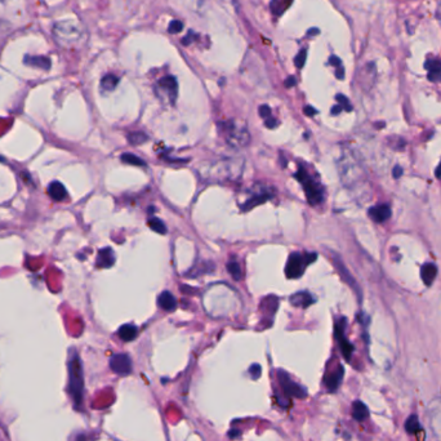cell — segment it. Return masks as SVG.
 <instances>
[{
  "label": "cell",
  "instance_id": "1",
  "mask_svg": "<svg viewBox=\"0 0 441 441\" xmlns=\"http://www.w3.org/2000/svg\"><path fill=\"white\" fill-rule=\"evenodd\" d=\"M244 161L234 157H221L214 161L204 164L199 168V174L209 182H225L235 181L243 174Z\"/></svg>",
  "mask_w": 441,
  "mask_h": 441
},
{
  "label": "cell",
  "instance_id": "2",
  "mask_svg": "<svg viewBox=\"0 0 441 441\" xmlns=\"http://www.w3.org/2000/svg\"><path fill=\"white\" fill-rule=\"evenodd\" d=\"M53 38L63 48H75L84 42L85 31L76 21L66 20L53 26Z\"/></svg>",
  "mask_w": 441,
  "mask_h": 441
},
{
  "label": "cell",
  "instance_id": "3",
  "mask_svg": "<svg viewBox=\"0 0 441 441\" xmlns=\"http://www.w3.org/2000/svg\"><path fill=\"white\" fill-rule=\"evenodd\" d=\"M71 353V352H70ZM69 392L72 397L74 405L79 409L83 404V393H84V376H83V366L78 352L72 351L70 355L69 364Z\"/></svg>",
  "mask_w": 441,
  "mask_h": 441
},
{
  "label": "cell",
  "instance_id": "4",
  "mask_svg": "<svg viewBox=\"0 0 441 441\" xmlns=\"http://www.w3.org/2000/svg\"><path fill=\"white\" fill-rule=\"evenodd\" d=\"M218 131L226 142L232 147H245L250 142V134L246 127L238 124L234 120L218 123Z\"/></svg>",
  "mask_w": 441,
  "mask_h": 441
},
{
  "label": "cell",
  "instance_id": "5",
  "mask_svg": "<svg viewBox=\"0 0 441 441\" xmlns=\"http://www.w3.org/2000/svg\"><path fill=\"white\" fill-rule=\"evenodd\" d=\"M294 177H295L298 180V182L303 186L306 197H307L308 203H310L311 205H319L320 203H323L324 200L323 186H321L319 182H316V181L308 174L307 170L304 169L303 167H299V169H298L297 173L294 174Z\"/></svg>",
  "mask_w": 441,
  "mask_h": 441
},
{
  "label": "cell",
  "instance_id": "6",
  "mask_svg": "<svg viewBox=\"0 0 441 441\" xmlns=\"http://www.w3.org/2000/svg\"><path fill=\"white\" fill-rule=\"evenodd\" d=\"M317 258L316 253L310 254H301V253H292L289 255L285 267V274L289 279H298L303 275L306 266L312 263Z\"/></svg>",
  "mask_w": 441,
  "mask_h": 441
},
{
  "label": "cell",
  "instance_id": "7",
  "mask_svg": "<svg viewBox=\"0 0 441 441\" xmlns=\"http://www.w3.org/2000/svg\"><path fill=\"white\" fill-rule=\"evenodd\" d=\"M278 376L281 387H283V390L288 396H292V397H295V399H304L307 396L306 389L302 387L301 385H298L297 382L292 381L291 377L288 376L284 370H279Z\"/></svg>",
  "mask_w": 441,
  "mask_h": 441
},
{
  "label": "cell",
  "instance_id": "8",
  "mask_svg": "<svg viewBox=\"0 0 441 441\" xmlns=\"http://www.w3.org/2000/svg\"><path fill=\"white\" fill-rule=\"evenodd\" d=\"M110 368L119 376H128L132 372V360L127 353H116L110 359Z\"/></svg>",
  "mask_w": 441,
  "mask_h": 441
},
{
  "label": "cell",
  "instance_id": "9",
  "mask_svg": "<svg viewBox=\"0 0 441 441\" xmlns=\"http://www.w3.org/2000/svg\"><path fill=\"white\" fill-rule=\"evenodd\" d=\"M344 327H346V319H341V321H338L336 325V338L338 341V343H340L342 355L347 361H350L353 352V346L347 341L346 337H344Z\"/></svg>",
  "mask_w": 441,
  "mask_h": 441
},
{
  "label": "cell",
  "instance_id": "10",
  "mask_svg": "<svg viewBox=\"0 0 441 441\" xmlns=\"http://www.w3.org/2000/svg\"><path fill=\"white\" fill-rule=\"evenodd\" d=\"M333 262H334V266H336L337 270H338V272H340L341 278L344 280V283H347V284L350 285L353 291L356 292V294L359 295V298H361V291H360L359 285H357L356 280L352 278V275L350 274V271L347 270V267L344 266V263L342 262V259H341L338 255H334Z\"/></svg>",
  "mask_w": 441,
  "mask_h": 441
},
{
  "label": "cell",
  "instance_id": "11",
  "mask_svg": "<svg viewBox=\"0 0 441 441\" xmlns=\"http://www.w3.org/2000/svg\"><path fill=\"white\" fill-rule=\"evenodd\" d=\"M270 197H271V194L267 193L266 190L259 189L258 193H253L252 195L249 196L248 199L245 200V203L243 204V205H240V208H242L243 210L252 209V208L259 205V204L266 203Z\"/></svg>",
  "mask_w": 441,
  "mask_h": 441
},
{
  "label": "cell",
  "instance_id": "12",
  "mask_svg": "<svg viewBox=\"0 0 441 441\" xmlns=\"http://www.w3.org/2000/svg\"><path fill=\"white\" fill-rule=\"evenodd\" d=\"M368 214H369V217L373 219V221L381 223L387 221V219L391 217V209L389 208V205L382 204V205H377L370 208Z\"/></svg>",
  "mask_w": 441,
  "mask_h": 441
},
{
  "label": "cell",
  "instance_id": "13",
  "mask_svg": "<svg viewBox=\"0 0 441 441\" xmlns=\"http://www.w3.org/2000/svg\"><path fill=\"white\" fill-rule=\"evenodd\" d=\"M343 374H344V370H343L342 366H338V369L336 372L330 373L329 376L325 377V386H327V389L329 390L330 392H334L337 391V389L340 387L341 383H342V379H343Z\"/></svg>",
  "mask_w": 441,
  "mask_h": 441
},
{
  "label": "cell",
  "instance_id": "14",
  "mask_svg": "<svg viewBox=\"0 0 441 441\" xmlns=\"http://www.w3.org/2000/svg\"><path fill=\"white\" fill-rule=\"evenodd\" d=\"M114 262H115V255L111 248L101 249V250L98 252L97 263H96L97 267L99 268L111 267V266L114 265Z\"/></svg>",
  "mask_w": 441,
  "mask_h": 441
},
{
  "label": "cell",
  "instance_id": "15",
  "mask_svg": "<svg viewBox=\"0 0 441 441\" xmlns=\"http://www.w3.org/2000/svg\"><path fill=\"white\" fill-rule=\"evenodd\" d=\"M23 62H25V65L31 66V67H38V69L46 70V71H48L50 69V66H52L50 59L43 56H26Z\"/></svg>",
  "mask_w": 441,
  "mask_h": 441
},
{
  "label": "cell",
  "instance_id": "16",
  "mask_svg": "<svg viewBox=\"0 0 441 441\" xmlns=\"http://www.w3.org/2000/svg\"><path fill=\"white\" fill-rule=\"evenodd\" d=\"M314 297L310 293H307V292H298V293H295L291 297V303L293 306H297V307L306 308L310 304L314 303Z\"/></svg>",
  "mask_w": 441,
  "mask_h": 441
},
{
  "label": "cell",
  "instance_id": "17",
  "mask_svg": "<svg viewBox=\"0 0 441 441\" xmlns=\"http://www.w3.org/2000/svg\"><path fill=\"white\" fill-rule=\"evenodd\" d=\"M159 87L163 88L164 91L168 92V95L172 97V102H174L177 96V89H178V84H177V80L174 76H164L159 80Z\"/></svg>",
  "mask_w": 441,
  "mask_h": 441
},
{
  "label": "cell",
  "instance_id": "18",
  "mask_svg": "<svg viewBox=\"0 0 441 441\" xmlns=\"http://www.w3.org/2000/svg\"><path fill=\"white\" fill-rule=\"evenodd\" d=\"M157 303L164 311H174L177 308V299L170 292L165 291L157 297Z\"/></svg>",
  "mask_w": 441,
  "mask_h": 441
},
{
  "label": "cell",
  "instance_id": "19",
  "mask_svg": "<svg viewBox=\"0 0 441 441\" xmlns=\"http://www.w3.org/2000/svg\"><path fill=\"white\" fill-rule=\"evenodd\" d=\"M438 275V267L434 263H426L421 268V278L427 287L432 285Z\"/></svg>",
  "mask_w": 441,
  "mask_h": 441
},
{
  "label": "cell",
  "instance_id": "20",
  "mask_svg": "<svg viewBox=\"0 0 441 441\" xmlns=\"http://www.w3.org/2000/svg\"><path fill=\"white\" fill-rule=\"evenodd\" d=\"M48 193L50 195L53 200H56V201H62L65 200V197L67 196V191H66L65 186H63L61 182H52L50 185L48 186Z\"/></svg>",
  "mask_w": 441,
  "mask_h": 441
},
{
  "label": "cell",
  "instance_id": "21",
  "mask_svg": "<svg viewBox=\"0 0 441 441\" xmlns=\"http://www.w3.org/2000/svg\"><path fill=\"white\" fill-rule=\"evenodd\" d=\"M138 334V328L133 324H125L123 327L119 328L118 336L120 337V340H123L124 342H131V341L136 340V337Z\"/></svg>",
  "mask_w": 441,
  "mask_h": 441
},
{
  "label": "cell",
  "instance_id": "22",
  "mask_svg": "<svg viewBox=\"0 0 441 441\" xmlns=\"http://www.w3.org/2000/svg\"><path fill=\"white\" fill-rule=\"evenodd\" d=\"M352 417L356 419L357 422L365 421V419L369 417V410H368V406H366L363 401H359V400L353 402Z\"/></svg>",
  "mask_w": 441,
  "mask_h": 441
},
{
  "label": "cell",
  "instance_id": "23",
  "mask_svg": "<svg viewBox=\"0 0 441 441\" xmlns=\"http://www.w3.org/2000/svg\"><path fill=\"white\" fill-rule=\"evenodd\" d=\"M119 83V79L114 75V74H107L102 78L101 80V88L103 91L111 92L116 88V85Z\"/></svg>",
  "mask_w": 441,
  "mask_h": 441
},
{
  "label": "cell",
  "instance_id": "24",
  "mask_svg": "<svg viewBox=\"0 0 441 441\" xmlns=\"http://www.w3.org/2000/svg\"><path fill=\"white\" fill-rule=\"evenodd\" d=\"M405 430H406V432H409V434H417L418 431H421L422 426H421V423H419L418 415L412 414L408 419H406Z\"/></svg>",
  "mask_w": 441,
  "mask_h": 441
},
{
  "label": "cell",
  "instance_id": "25",
  "mask_svg": "<svg viewBox=\"0 0 441 441\" xmlns=\"http://www.w3.org/2000/svg\"><path fill=\"white\" fill-rule=\"evenodd\" d=\"M227 271H229V274L231 275V278L234 279V280L239 281L243 278L242 267H240V265H239L236 261H234V259L227 262Z\"/></svg>",
  "mask_w": 441,
  "mask_h": 441
},
{
  "label": "cell",
  "instance_id": "26",
  "mask_svg": "<svg viewBox=\"0 0 441 441\" xmlns=\"http://www.w3.org/2000/svg\"><path fill=\"white\" fill-rule=\"evenodd\" d=\"M147 140H148V136L146 133H144V132H133V133L128 134V141L133 146L145 144V142H147Z\"/></svg>",
  "mask_w": 441,
  "mask_h": 441
},
{
  "label": "cell",
  "instance_id": "27",
  "mask_svg": "<svg viewBox=\"0 0 441 441\" xmlns=\"http://www.w3.org/2000/svg\"><path fill=\"white\" fill-rule=\"evenodd\" d=\"M147 226L150 227L152 231L157 232V234H161V235H165L167 234V227L163 223V221H160L159 218H150L147 221Z\"/></svg>",
  "mask_w": 441,
  "mask_h": 441
},
{
  "label": "cell",
  "instance_id": "28",
  "mask_svg": "<svg viewBox=\"0 0 441 441\" xmlns=\"http://www.w3.org/2000/svg\"><path fill=\"white\" fill-rule=\"evenodd\" d=\"M121 161L125 164H131V165H141V167L146 165V163L140 156L131 154V152H125V154L121 155Z\"/></svg>",
  "mask_w": 441,
  "mask_h": 441
},
{
  "label": "cell",
  "instance_id": "29",
  "mask_svg": "<svg viewBox=\"0 0 441 441\" xmlns=\"http://www.w3.org/2000/svg\"><path fill=\"white\" fill-rule=\"evenodd\" d=\"M425 67L428 72L441 71V61L440 59H428L425 63Z\"/></svg>",
  "mask_w": 441,
  "mask_h": 441
},
{
  "label": "cell",
  "instance_id": "30",
  "mask_svg": "<svg viewBox=\"0 0 441 441\" xmlns=\"http://www.w3.org/2000/svg\"><path fill=\"white\" fill-rule=\"evenodd\" d=\"M306 57H307V50L306 49H301L299 53H298L295 58H294V63H295V67L297 69H302L306 62Z\"/></svg>",
  "mask_w": 441,
  "mask_h": 441
},
{
  "label": "cell",
  "instance_id": "31",
  "mask_svg": "<svg viewBox=\"0 0 441 441\" xmlns=\"http://www.w3.org/2000/svg\"><path fill=\"white\" fill-rule=\"evenodd\" d=\"M336 99L338 101V103H340V106L343 108V110H346V111H352V106H351L350 101H348V98H347L346 96L337 95Z\"/></svg>",
  "mask_w": 441,
  "mask_h": 441
},
{
  "label": "cell",
  "instance_id": "32",
  "mask_svg": "<svg viewBox=\"0 0 441 441\" xmlns=\"http://www.w3.org/2000/svg\"><path fill=\"white\" fill-rule=\"evenodd\" d=\"M270 7H271V12L275 14V16H280V14L284 12L283 1H279V0H272L271 4H270Z\"/></svg>",
  "mask_w": 441,
  "mask_h": 441
},
{
  "label": "cell",
  "instance_id": "33",
  "mask_svg": "<svg viewBox=\"0 0 441 441\" xmlns=\"http://www.w3.org/2000/svg\"><path fill=\"white\" fill-rule=\"evenodd\" d=\"M182 29H183V23L178 20H174L169 23V26H168V33L178 34L182 31Z\"/></svg>",
  "mask_w": 441,
  "mask_h": 441
},
{
  "label": "cell",
  "instance_id": "34",
  "mask_svg": "<svg viewBox=\"0 0 441 441\" xmlns=\"http://www.w3.org/2000/svg\"><path fill=\"white\" fill-rule=\"evenodd\" d=\"M249 373L252 376L253 379H258L262 374V368L259 364H253L250 368H249Z\"/></svg>",
  "mask_w": 441,
  "mask_h": 441
},
{
  "label": "cell",
  "instance_id": "35",
  "mask_svg": "<svg viewBox=\"0 0 441 441\" xmlns=\"http://www.w3.org/2000/svg\"><path fill=\"white\" fill-rule=\"evenodd\" d=\"M259 115H261V118H263L266 120V119L271 116V108L268 107L267 105H262L259 107Z\"/></svg>",
  "mask_w": 441,
  "mask_h": 441
},
{
  "label": "cell",
  "instance_id": "36",
  "mask_svg": "<svg viewBox=\"0 0 441 441\" xmlns=\"http://www.w3.org/2000/svg\"><path fill=\"white\" fill-rule=\"evenodd\" d=\"M428 80L434 83H441V71L438 72H428L427 75Z\"/></svg>",
  "mask_w": 441,
  "mask_h": 441
},
{
  "label": "cell",
  "instance_id": "37",
  "mask_svg": "<svg viewBox=\"0 0 441 441\" xmlns=\"http://www.w3.org/2000/svg\"><path fill=\"white\" fill-rule=\"evenodd\" d=\"M265 124H266V127L268 128V129H272V128H275V127H276V125L279 124V121L276 120V119H274V118H271V116H270V118H267L265 120Z\"/></svg>",
  "mask_w": 441,
  "mask_h": 441
},
{
  "label": "cell",
  "instance_id": "38",
  "mask_svg": "<svg viewBox=\"0 0 441 441\" xmlns=\"http://www.w3.org/2000/svg\"><path fill=\"white\" fill-rule=\"evenodd\" d=\"M329 65H333V66H336V67H340V66H342V61H341L340 57L332 56L329 58Z\"/></svg>",
  "mask_w": 441,
  "mask_h": 441
},
{
  "label": "cell",
  "instance_id": "39",
  "mask_svg": "<svg viewBox=\"0 0 441 441\" xmlns=\"http://www.w3.org/2000/svg\"><path fill=\"white\" fill-rule=\"evenodd\" d=\"M401 174H402V168L400 167V165H395V168H393V172H392V176H393V178H395V180H397V178H400V177H401Z\"/></svg>",
  "mask_w": 441,
  "mask_h": 441
},
{
  "label": "cell",
  "instance_id": "40",
  "mask_svg": "<svg viewBox=\"0 0 441 441\" xmlns=\"http://www.w3.org/2000/svg\"><path fill=\"white\" fill-rule=\"evenodd\" d=\"M284 85L285 88H292V87H294V85H295V78H294V76H289V78L284 82Z\"/></svg>",
  "mask_w": 441,
  "mask_h": 441
},
{
  "label": "cell",
  "instance_id": "41",
  "mask_svg": "<svg viewBox=\"0 0 441 441\" xmlns=\"http://www.w3.org/2000/svg\"><path fill=\"white\" fill-rule=\"evenodd\" d=\"M303 112H304V115H307V116H314L317 111L315 110L314 107H312V106H306V107L303 108Z\"/></svg>",
  "mask_w": 441,
  "mask_h": 441
},
{
  "label": "cell",
  "instance_id": "42",
  "mask_svg": "<svg viewBox=\"0 0 441 441\" xmlns=\"http://www.w3.org/2000/svg\"><path fill=\"white\" fill-rule=\"evenodd\" d=\"M336 76H337V79H340V80L344 79V69H343L342 66H340V67H337Z\"/></svg>",
  "mask_w": 441,
  "mask_h": 441
},
{
  "label": "cell",
  "instance_id": "43",
  "mask_svg": "<svg viewBox=\"0 0 441 441\" xmlns=\"http://www.w3.org/2000/svg\"><path fill=\"white\" fill-rule=\"evenodd\" d=\"M193 40H194V34L190 33L186 38H183L182 39V44L183 46H189L190 43H193Z\"/></svg>",
  "mask_w": 441,
  "mask_h": 441
},
{
  "label": "cell",
  "instance_id": "44",
  "mask_svg": "<svg viewBox=\"0 0 441 441\" xmlns=\"http://www.w3.org/2000/svg\"><path fill=\"white\" fill-rule=\"evenodd\" d=\"M343 108L341 107L340 105H336V106H333V107H332V114L333 115H338V114H341V111H342Z\"/></svg>",
  "mask_w": 441,
  "mask_h": 441
},
{
  "label": "cell",
  "instance_id": "45",
  "mask_svg": "<svg viewBox=\"0 0 441 441\" xmlns=\"http://www.w3.org/2000/svg\"><path fill=\"white\" fill-rule=\"evenodd\" d=\"M239 435H240V432H239L238 430H231V431H230V434H229V436L231 439H235V438H238Z\"/></svg>",
  "mask_w": 441,
  "mask_h": 441
},
{
  "label": "cell",
  "instance_id": "46",
  "mask_svg": "<svg viewBox=\"0 0 441 441\" xmlns=\"http://www.w3.org/2000/svg\"><path fill=\"white\" fill-rule=\"evenodd\" d=\"M435 176L438 177V178H440V177H441V161H440V164H439V165H438V168H436Z\"/></svg>",
  "mask_w": 441,
  "mask_h": 441
},
{
  "label": "cell",
  "instance_id": "47",
  "mask_svg": "<svg viewBox=\"0 0 441 441\" xmlns=\"http://www.w3.org/2000/svg\"><path fill=\"white\" fill-rule=\"evenodd\" d=\"M316 34H319V29H310L308 31V35H316Z\"/></svg>",
  "mask_w": 441,
  "mask_h": 441
},
{
  "label": "cell",
  "instance_id": "48",
  "mask_svg": "<svg viewBox=\"0 0 441 441\" xmlns=\"http://www.w3.org/2000/svg\"><path fill=\"white\" fill-rule=\"evenodd\" d=\"M75 441H85V436H84V435H78V436H76V440Z\"/></svg>",
  "mask_w": 441,
  "mask_h": 441
}]
</instances>
